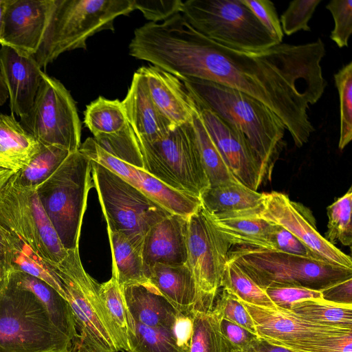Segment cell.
<instances>
[{
	"mask_svg": "<svg viewBox=\"0 0 352 352\" xmlns=\"http://www.w3.org/2000/svg\"><path fill=\"white\" fill-rule=\"evenodd\" d=\"M140 50L142 60L182 80L214 82L258 100L280 119L298 147L315 131L308 110L327 85L321 67L325 45L320 38L245 52L204 36L179 12L151 23Z\"/></svg>",
	"mask_w": 352,
	"mask_h": 352,
	"instance_id": "6da1fadb",
	"label": "cell"
},
{
	"mask_svg": "<svg viewBox=\"0 0 352 352\" xmlns=\"http://www.w3.org/2000/svg\"><path fill=\"white\" fill-rule=\"evenodd\" d=\"M182 81L196 98L245 137L261 164L265 179H270L285 145L286 128L280 119L258 100L236 89L198 78Z\"/></svg>",
	"mask_w": 352,
	"mask_h": 352,
	"instance_id": "7a4b0ae2",
	"label": "cell"
},
{
	"mask_svg": "<svg viewBox=\"0 0 352 352\" xmlns=\"http://www.w3.org/2000/svg\"><path fill=\"white\" fill-rule=\"evenodd\" d=\"M133 0H56L55 8L34 58L42 69L65 52L87 49V39L114 30V21L134 11Z\"/></svg>",
	"mask_w": 352,
	"mask_h": 352,
	"instance_id": "3957f363",
	"label": "cell"
},
{
	"mask_svg": "<svg viewBox=\"0 0 352 352\" xmlns=\"http://www.w3.org/2000/svg\"><path fill=\"white\" fill-rule=\"evenodd\" d=\"M72 342L32 292L2 282L0 352H68Z\"/></svg>",
	"mask_w": 352,
	"mask_h": 352,
	"instance_id": "277c9868",
	"label": "cell"
},
{
	"mask_svg": "<svg viewBox=\"0 0 352 352\" xmlns=\"http://www.w3.org/2000/svg\"><path fill=\"white\" fill-rule=\"evenodd\" d=\"M228 259L263 289L275 285H294L320 291L352 278V268L274 250L236 246L230 250Z\"/></svg>",
	"mask_w": 352,
	"mask_h": 352,
	"instance_id": "5b68a950",
	"label": "cell"
},
{
	"mask_svg": "<svg viewBox=\"0 0 352 352\" xmlns=\"http://www.w3.org/2000/svg\"><path fill=\"white\" fill-rule=\"evenodd\" d=\"M91 173V161L78 150L36 186L42 206L67 250L79 247L88 193L94 187Z\"/></svg>",
	"mask_w": 352,
	"mask_h": 352,
	"instance_id": "8992f818",
	"label": "cell"
},
{
	"mask_svg": "<svg viewBox=\"0 0 352 352\" xmlns=\"http://www.w3.org/2000/svg\"><path fill=\"white\" fill-rule=\"evenodd\" d=\"M54 267L62 283L64 297L75 320L78 339L98 351H120L118 340L100 294L99 284L84 269L79 247L67 250Z\"/></svg>",
	"mask_w": 352,
	"mask_h": 352,
	"instance_id": "52a82bcc",
	"label": "cell"
},
{
	"mask_svg": "<svg viewBox=\"0 0 352 352\" xmlns=\"http://www.w3.org/2000/svg\"><path fill=\"white\" fill-rule=\"evenodd\" d=\"M181 13L197 31L228 48L258 52L278 44L241 0H187Z\"/></svg>",
	"mask_w": 352,
	"mask_h": 352,
	"instance_id": "ba28073f",
	"label": "cell"
},
{
	"mask_svg": "<svg viewBox=\"0 0 352 352\" xmlns=\"http://www.w3.org/2000/svg\"><path fill=\"white\" fill-rule=\"evenodd\" d=\"M91 174L107 229L124 234L142 250L147 231L171 214L137 188L93 161Z\"/></svg>",
	"mask_w": 352,
	"mask_h": 352,
	"instance_id": "9c48e42d",
	"label": "cell"
},
{
	"mask_svg": "<svg viewBox=\"0 0 352 352\" xmlns=\"http://www.w3.org/2000/svg\"><path fill=\"white\" fill-rule=\"evenodd\" d=\"M139 142L143 170L152 176L178 191L197 197L210 186L191 122L175 127L159 141Z\"/></svg>",
	"mask_w": 352,
	"mask_h": 352,
	"instance_id": "30bf717a",
	"label": "cell"
},
{
	"mask_svg": "<svg viewBox=\"0 0 352 352\" xmlns=\"http://www.w3.org/2000/svg\"><path fill=\"white\" fill-rule=\"evenodd\" d=\"M0 226L19 237L39 256L54 263L67 254L36 192L12 175L0 190Z\"/></svg>",
	"mask_w": 352,
	"mask_h": 352,
	"instance_id": "8fae6325",
	"label": "cell"
},
{
	"mask_svg": "<svg viewBox=\"0 0 352 352\" xmlns=\"http://www.w3.org/2000/svg\"><path fill=\"white\" fill-rule=\"evenodd\" d=\"M23 127L40 144L73 153L81 145V123L76 102L58 80L42 73L30 111L20 118Z\"/></svg>",
	"mask_w": 352,
	"mask_h": 352,
	"instance_id": "7c38bea8",
	"label": "cell"
},
{
	"mask_svg": "<svg viewBox=\"0 0 352 352\" xmlns=\"http://www.w3.org/2000/svg\"><path fill=\"white\" fill-rule=\"evenodd\" d=\"M231 245L201 206L188 218L187 261L199 293V311L212 309Z\"/></svg>",
	"mask_w": 352,
	"mask_h": 352,
	"instance_id": "4fadbf2b",
	"label": "cell"
},
{
	"mask_svg": "<svg viewBox=\"0 0 352 352\" xmlns=\"http://www.w3.org/2000/svg\"><path fill=\"white\" fill-rule=\"evenodd\" d=\"M241 302L252 316L258 336L293 352H327L331 336L352 331L312 322L276 307Z\"/></svg>",
	"mask_w": 352,
	"mask_h": 352,
	"instance_id": "5bb4252c",
	"label": "cell"
},
{
	"mask_svg": "<svg viewBox=\"0 0 352 352\" xmlns=\"http://www.w3.org/2000/svg\"><path fill=\"white\" fill-rule=\"evenodd\" d=\"M249 211L258 218L281 226L323 260L352 268L351 256L328 241L317 230L311 211L304 205L292 201L287 195L275 191L265 192L261 204Z\"/></svg>",
	"mask_w": 352,
	"mask_h": 352,
	"instance_id": "9a60e30c",
	"label": "cell"
},
{
	"mask_svg": "<svg viewBox=\"0 0 352 352\" xmlns=\"http://www.w3.org/2000/svg\"><path fill=\"white\" fill-rule=\"evenodd\" d=\"M191 94L205 127L232 174L240 183L257 190L265 177L261 164L245 137Z\"/></svg>",
	"mask_w": 352,
	"mask_h": 352,
	"instance_id": "2e32d148",
	"label": "cell"
},
{
	"mask_svg": "<svg viewBox=\"0 0 352 352\" xmlns=\"http://www.w3.org/2000/svg\"><path fill=\"white\" fill-rule=\"evenodd\" d=\"M56 0H9L3 19L1 45L34 56L55 8Z\"/></svg>",
	"mask_w": 352,
	"mask_h": 352,
	"instance_id": "e0dca14e",
	"label": "cell"
},
{
	"mask_svg": "<svg viewBox=\"0 0 352 352\" xmlns=\"http://www.w3.org/2000/svg\"><path fill=\"white\" fill-rule=\"evenodd\" d=\"M43 72L33 56L20 55L11 47L1 45L0 74L8 91L12 114L21 118L30 111Z\"/></svg>",
	"mask_w": 352,
	"mask_h": 352,
	"instance_id": "ac0fdd59",
	"label": "cell"
},
{
	"mask_svg": "<svg viewBox=\"0 0 352 352\" xmlns=\"http://www.w3.org/2000/svg\"><path fill=\"white\" fill-rule=\"evenodd\" d=\"M138 71L144 78L154 104L173 128L191 122L196 103L183 81L153 65Z\"/></svg>",
	"mask_w": 352,
	"mask_h": 352,
	"instance_id": "d6986e66",
	"label": "cell"
},
{
	"mask_svg": "<svg viewBox=\"0 0 352 352\" xmlns=\"http://www.w3.org/2000/svg\"><path fill=\"white\" fill-rule=\"evenodd\" d=\"M121 290L126 308L135 322L175 329L191 325L192 316L183 315L149 282L126 286Z\"/></svg>",
	"mask_w": 352,
	"mask_h": 352,
	"instance_id": "ffe728a7",
	"label": "cell"
},
{
	"mask_svg": "<svg viewBox=\"0 0 352 352\" xmlns=\"http://www.w3.org/2000/svg\"><path fill=\"white\" fill-rule=\"evenodd\" d=\"M188 218L171 214L147 231L142 246L146 272L155 263L168 265L186 263Z\"/></svg>",
	"mask_w": 352,
	"mask_h": 352,
	"instance_id": "44dd1931",
	"label": "cell"
},
{
	"mask_svg": "<svg viewBox=\"0 0 352 352\" xmlns=\"http://www.w3.org/2000/svg\"><path fill=\"white\" fill-rule=\"evenodd\" d=\"M122 102L127 121L140 141H159L175 129L154 104L144 78L138 70Z\"/></svg>",
	"mask_w": 352,
	"mask_h": 352,
	"instance_id": "7402d4cb",
	"label": "cell"
},
{
	"mask_svg": "<svg viewBox=\"0 0 352 352\" xmlns=\"http://www.w3.org/2000/svg\"><path fill=\"white\" fill-rule=\"evenodd\" d=\"M147 279L183 315L190 317L199 309L195 280L187 264L155 263L147 269Z\"/></svg>",
	"mask_w": 352,
	"mask_h": 352,
	"instance_id": "603a6c76",
	"label": "cell"
},
{
	"mask_svg": "<svg viewBox=\"0 0 352 352\" xmlns=\"http://www.w3.org/2000/svg\"><path fill=\"white\" fill-rule=\"evenodd\" d=\"M205 213L231 245L272 250V224L253 215L249 209L214 215Z\"/></svg>",
	"mask_w": 352,
	"mask_h": 352,
	"instance_id": "cb8c5ba5",
	"label": "cell"
},
{
	"mask_svg": "<svg viewBox=\"0 0 352 352\" xmlns=\"http://www.w3.org/2000/svg\"><path fill=\"white\" fill-rule=\"evenodd\" d=\"M5 280L32 292L45 307L54 324L72 340L78 336L68 302L54 287L21 272H10Z\"/></svg>",
	"mask_w": 352,
	"mask_h": 352,
	"instance_id": "d4e9b609",
	"label": "cell"
},
{
	"mask_svg": "<svg viewBox=\"0 0 352 352\" xmlns=\"http://www.w3.org/2000/svg\"><path fill=\"white\" fill-rule=\"evenodd\" d=\"M127 323L126 352H190L191 325L179 329L148 327L133 320L129 311Z\"/></svg>",
	"mask_w": 352,
	"mask_h": 352,
	"instance_id": "484cf974",
	"label": "cell"
},
{
	"mask_svg": "<svg viewBox=\"0 0 352 352\" xmlns=\"http://www.w3.org/2000/svg\"><path fill=\"white\" fill-rule=\"evenodd\" d=\"M39 148L40 143L13 114H0V167L16 173L30 162Z\"/></svg>",
	"mask_w": 352,
	"mask_h": 352,
	"instance_id": "4316f807",
	"label": "cell"
},
{
	"mask_svg": "<svg viewBox=\"0 0 352 352\" xmlns=\"http://www.w3.org/2000/svg\"><path fill=\"white\" fill-rule=\"evenodd\" d=\"M107 230L112 256V275L120 289L148 283L142 250L124 234Z\"/></svg>",
	"mask_w": 352,
	"mask_h": 352,
	"instance_id": "83f0119b",
	"label": "cell"
},
{
	"mask_svg": "<svg viewBox=\"0 0 352 352\" xmlns=\"http://www.w3.org/2000/svg\"><path fill=\"white\" fill-rule=\"evenodd\" d=\"M263 198V193L239 182L209 186L199 197L202 209L211 215L251 209L259 206Z\"/></svg>",
	"mask_w": 352,
	"mask_h": 352,
	"instance_id": "f1b7e54d",
	"label": "cell"
},
{
	"mask_svg": "<svg viewBox=\"0 0 352 352\" xmlns=\"http://www.w3.org/2000/svg\"><path fill=\"white\" fill-rule=\"evenodd\" d=\"M3 229L8 243V273L21 272L36 277L64 297L62 283L56 272L54 263L43 259L19 237Z\"/></svg>",
	"mask_w": 352,
	"mask_h": 352,
	"instance_id": "f546056e",
	"label": "cell"
},
{
	"mask_svg": "<svg viewBox=\"0 0 352 352\" xmlns=\"http://www.w3.org/2000/svg\"><path fill=\"white\" fill-rule=\"evenodd\" d=\"M137 175L134 186L169 213L189 217L201 207L199 197L178 191L143 169L138 168Z\"/></svg>",
	"mask_w": 352,
	"mask_h": 352,
	"instance_id": "4dcf8cb0",
	"label": "cell"
},
{
	"mask_svg": "<svg viewBox=\"0 0 352 352\" xmlns=\"http://www.w3.org/2000/svg\"><path fill=\"white\" fill-rule=\"evenodd\" d=\"M197 147L210 186L239 182L232 174L218 148L208 133L196 105L192 117Z\"/></svg>",
	"mask_w": 352,
	"mask_h": 352,
	"instance_id": "1f68e13d",
	"label": "cell"
},
{
	"mask_svg": "<svg viewBox=\"0 0 352 352\" xmlns=\"http://www.w3.org/2000/svg\"><path fill=\"white\" fill-rule=\"evenodd\" d=\"M84 124L97 137L120 132L129 122L122 101L99 96L86 107Z\"/></svg>",
	"mask_w": 352,
	"mask_h": 352,
	"instance_id": "d6a6232c",
	"label": "cell"
},
{
	"mask_svg": "<svg viewBox=\"0 0 352 352\" xmlns=\"http://www.w3.org/2000/svg\"><path fill=\"white\" fill-rule=\"evenodd\" d=\"M221 316L214 308L192 314L190 352H228L220 331Z\"/></svg>",
	"mask_w": 352,
	"mask_h": 352,
	"instance_id": "836d02e7",
	"label": "cell"
},
{
	"mask_svg": "<svg viewBox=\"0 0 352 352\" xmlns=\"http://www.w3.org/2000/svg\"><path fill=\"white\" fill-rule=\"evenodd\" d=\"M69 153L59 146L40 144L38 151L30 162L13 176L23 186L36 187L58 168Z\"/></svg>",
	"mask_w": 352,
	"mask_h": 352,
	"instance_id": "e575fe53",
	"label": "cell"
},
{
	"mask_svg": "<svg viewBox=\"0 0 352 352\" xmlns=\"http://www.w3.org/2000/svg\"><path fill=\"white\" fill-rule=\"evenodd\" d=\"M291 311L312 322L352 329V306L313 299L294 304Z\"/></svg>",
	"mask_w": 352,
	"mask_h": 352,
	"instance_id": "d590c367",
	"label": "cell"
},
{
	"mask_svg": "<svg viewBox=\"0 0 352 352\" xmlns=\"http://www.w3.org/2000/svg\"><path fill=\"white\" fill-rule=\"evenodd\" d=\"M221 287L243 302L261 307H275L265 290L229 259L223 271Z\"/></svg>",
	"mask_w": 352,
	"mask_h": 352,
	"instance_id": "8d00e7d4",
	"label": "cell"
},
{
	"mask_svg": "<svg viewBox=\"0 0 352 352\" xmlns=\"http://www.w3.org/2000/svg\"><path fill=\"white\" fill-rule=\"evenodd\" d=\"M100 294L114 329L120 350H129L128 309L122 290L114 276L100 284Z\"/></svg>",
	"mask_w": 352,
	"mask_h": 352,
	"instance_id": "74e56055",
	"label": "cell"
},
{
	"mask_svg": "<svg viewBox=\"0 0 352 352\" xmlns=\"http://www.w3.org/2000/svg\"><path fill=\"white\" fill-rule=\"evenodd\" d=\"M93 138L109 154L138 168L144 169L140 142L129 124L120 132Z\"/></svg>",
	"mask_w": 352,
	"mask_h": 352,
	"instance_id": "f35d334b",
	"label": "cell"
},
{
	"mask_svg": "<svg viewBox=\"0 0 352 352\" xmlns=\"http://www.w3.org/2000/svg\"><path fill=\"white\" fill-rule=\"evenodd\" d=\"M351 187L343 196L327 207L328 223L324 238L331 243L335 245L339 241L343 245L351 247Z\"/></svg>",
	"mask_w": 352,
	"mask_h": 352,
	"instance_id": "ab89813d",
	"label": "cell"
},
{
	"mask_svg": "<svg viewBox=\"0 0 352 352\" xmlns=\"http://www.w3.org/2000/svg\"><path fill=\"white\" fill-rule=\"evenodd\" d=\"M340 100L338 148L343 150L352 139V62L334 74Z\"/></svg>",
	"mask_w": 352,
	"mask_h": 352,
	"instance_id": "60d3db41",
	"label": "cell"
},
{
	"mask_svg": "<svg viewBox=\"0 0 352 352\" xmlns=\"http://www.w3.org/2000/svg\"><path fill=\"white\" fill-rule=\"evenodd\" d=\"M322 0H295L289 2L280 16L283 34L290 36L300 30L310 31L308 23Z\"/></svg>",
	"mask_w": 352,
	"mask_h": 352,
	"instance_id": "b9f144b4",
	"label": "cell"
},
{
	"mask_svg": "<svg viewBox=\"0 0 352 352\" xmlns=\"http://www.w3.org/2000/svg\"><path fill=\"white\" fill-rule=\"evenodd\" d=\"M213 307L221 318L239 324L257 334L254 320L243 303L234 295L222 289L219 291Z\"/></svg>",
	"mask_w": 352,
	"mask_h": 352,
	"instance_id": "7bdbcfd3",
	"label": "cell"
},
{
	"mask_svg": "<svg viewBox=\"0 0 352 352\" xmlns=\"http://www.w3.org/2000/svg\"><path fill=\"white\" fill-rule=\"evenodd\" d=\"M326 8L331 12L334 21L330 38L340 48L348 47L352 33V1L333 0L327 4Z\"/></svg>",
	"mask_w": 352,
	"mask_h": 352,
	"instance_id": "ee69618b",
	"label": "cell"
},
{
	"mask_svg": "<svg viewBox=\"0 0 352 352\" xmlns=\"http://www.w3.org/2000/svg\"><path fill=\"white\" fill-rule=\"evenodd\" d=\"M264 290L275 307L289 311L294 304L303 300H322L320 291L300 286L275 285Z\"/></svg>",
	"mask_w": 352,
	"mask_h": 352,
	"instance_id": "f6af8a7d",
	"label": "cell"
},
{
	"mask_svg": "<svg viewBox=\"0 0 352 352\" xmlns=\"http://www.w3.org/2000/svg\"><path fill=\"white\" fill-rule=\"evenodd\" d=\"M241 1L252 12L271 36L277 43H283L284 34L274 3L268 0Z\"/></svg>",
	"mask_w": 352,
	"mask_h": 352,
	"instance_id": "bcb514c9",
	"label": "cell"
},
{
	"mask_svg": "<svg viewBox=\"0 0 352 352\" xmlns=\"http://www.w3.org/2000/svg\"><path fill=\"white\" fill-rule=\"evenodd\" d=\"M272 224L270 232L272 250L295 255L322 259L289 232L280 226Z\"/></svg>",
	"mask_w": 352,
	"mask_h": 352,
	"instance_id": "7dc6e473",
	"label": "cell"
},
{
	"mask_svg": "<svg viewBox=\"0 0 352 352\" xmlns=\"http://www.w3.org/2000/svg\"><path fill=\"white\" fill-rule=\"evenodd\" d=\"M135 10L152 23L163 21L181 12V0H133Z\"/></svg>",
	"mask_w": 352,
	"mask_h": 352,
	"instance_id": "c3c4849f",
	"label": "cell"
},
{
	"mask_svg": "<svg viewBox=\"0 0 352 352\" xmlns=\"http://www.w3.org/2000/svg\"><path fill=\"white\" fill-rule=\"evenodd\" d=\"M220 331L228 352H234L246 346L258 335L231 321L221 318Z\"/></svg>",
	"mask_w": 352,
	"mask_h": 352,
	"instance_id": "681fc988",
	"label": "cell"
},
{
	"mask_svg": "<svg viewBox=\"0 0 352 352\" xmlns=\"http://www.w3.org/2000/svg\"><path fill=\"white\" fill-rule=\"evenodd\" d=\"M323 300L339 305L352 306V278L320 290Z\"/></svg>",
	"mask_w": 352,
	"mask_h": 352,
	"instance_id": "f907efd6",
	"label": "cell"
},
{
	"mask_svg": "<svg viewBox=\"0 0 352 352\" xmlns=\"http://www.w3.org/2000/svg\"><path fill=\"white\" fill-rule=\"evenodd\" d=\"M234 352H293L283 346L269 342L259 336L241 350Z\"/></svg>",
	"mask_w": 352,
	"mask_h": 352,
	"instance_id": "816d5d0a",
	"label": "cell"
},
{
	"mask_svg": "<svg viewBox=\"0 0 352 352\" xmlns=\"http://www.w3.org/2000/svg\"><path fill=\"white\" fill-rule=\"evenodd\" d=\"M8 243L3 229L0 226V280L3 282L8 274Z\"/></svg>",
	"mask_w": 352,
	"mask_h": 352,
	"instance_id": "f5cc1de1",
	"label": "cell"
},
{
	"mask_svg": "<svg viewBox=\"0 0 352 352\" xmlns=\"http://www.w3.org/2000/svg\"><path fill=\"white\" fill-rule=\"evenodd\" d=\"M68 352H104L95 351L82 343L78 336L72 340V345Z\"/></svg>",
	"mask_w": 352,
	"mask_h": 352,
	"instance_id": "db71d44e",
	"label": "cell"
},
{
	"mask_svg": "<svg viewBox=\"0 0 352 352\" xmlns=\"http://www.w3.org/2000/svg\"><path fill=\"white\" fill-rule=\"evenodd\" d=\"M14 173L12 170L0 167V190Z\"/></svg>",
	"mask_w": 352,
	"mask_h": 352,
	"instance_id": "11a10c76",
	"label": "cell"
},
{
	"mask_svg": "<svg viewBox=\"0 0 352 352\" xmlns=\"http://www.w3.org/2000/svg\"><path fill=\"white\" fill-rule=\"evenodd\" d=\"M8 98V91L0 74V106L6 102Z\"/></svg>",
	"mask_w": 352,
	"mask_h": 352,
	"instance_id": "9f6ffc18",
	"label": "cell"
},
{
	"mask_svg": "<svg viewBox=\"0 0 352 352\" xmlns=\"http://www.w3.org/2000/svg\"><path fill=\"white\" fill-rule=\"evenodd\" d=\"M9 0H0V40L2 34L5 12Z\"/></svg>",
	"mask_w": 352,
	"mask_h": 352,
	"instance_id": "6f0895ef",
	"label": "cell"
},
{
	"mask_svg": "<svg viewBox=\"0 0 352 352\" xmlns=\"http://www.w3.org/2000/svg\"><path fill=\"white\" fill-rule=\"evenodd\" d=\"M2 282L0 280V287L1 286Z\"/></svg>",
	"mask_w": 352,
	"mask_h": 352,
	"instance_id": "680465c9",
	"label": "cell"
}]
</instances>
